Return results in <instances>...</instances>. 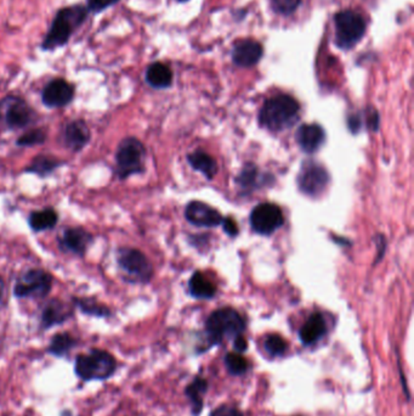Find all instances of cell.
I'll use <instances>...</instances> for the list:
<instances>
[{
    "label": "cell",
    "mask_w": 414,
    "mask_h": 416,
    "mask_svg": "<svg viewBox=\"0 0 414 416\" xmlns=\"http://www.w3.org/2000/svg\"><path fill=\"white\" fill-rule=\"evenodd\" d=\"M87 14L89 11L83 6H66L57 11L41 43V49L52 52L66 46L72 34L87 21Z\"/></svg>",
    "instance_id": "6da1fadb"
},
{
    "label": "cell",
    "mask_w": 414,
    "mask_h": 416,
    "mask_svg": "<svg viewBox=\"0 0 414 416\" xmlns=\"http://www.w3.org/2000/svg\"><path fill=\"white\" fill-rule=\"evenodd\" d=\"M300 105L291 95L280 94L269 99L259 113L261 127L271 132H282L293 127L299 119Z\"/></svg>",
    "instance_id": "7a4b0ae2"
},
{
    "label": "cell",
    "mask_w": 414,
    "mask_h": 416,
    "mask_svg": "<svg viewBox=\"0 0 414 416\" xmlns=\"http://www.w3.org/2000/svg\"><path fill=\"white\" fill-rule=\"evenodd\" d=\"M117 370V360L106 350H94L78 355L74 371L83 381L107 380Z\"/></svg>",
    "instance_id": "3957f363"
},
{
    "label": "cell",
    "mask_w": 414,
    "mask_h": 416,
    "mask_svg": "<svg viewBox=\"0 0 414 416\" xmlns=\"http://www.w3.org/2000/svg\"><path fill=\"white\" fill-rule=\"evenodd\" d=\"M246 329V321L237 310L221 308L210 314L205 324L210 344H219L225 339L237 337Z\"/></svg>",
    "instance_id": "277c9868"
},
{
    "label": "cell",
    "mask_w": 414,
    "mask_h": 416,
    "mask_svg": "<svg viewBox=\"0 0 414 416\" xmlns=\"http://www.w3.org/2000/svg\"><path fill=\"white\" fill-rule=\"evenodd\" d=\"M146 150L136 138L123 139L116 152V172L121 179L138 175L145 170Z\"/></svg>",
    "instance_id": "5b68a950"
},
{
    "label": "cell",
    "mask_w": 414,
    "mask_h": 416,
    "mask_svg": "<svg viewBox=\"0 0 414 416\" xmlns=\"http://www.w3.org/2000/svg\"><path fill=\"white\" fill-rule=\"evenodd\" d=\"M119 269L132 283H149L154 268L143 252L132 247L119 248L117 252Z\"/></svg>",
    "instance_id": "8992f818"
},
{
    "label": "cell",
    "mask_w": 414,
    "mask_h": 416,
    "mask_svg": "<svg viewBox=\"0 0 414 416\" xmlns=\"http://www.w3.org/2000/svg\"><path fill=\"white\" fill-rule=\"evenodd\" d=\"M335 43L342 49H351L362 39L366 23L362 16L355 11L345 10L334 16Z\"/></svg>",
    "instance_id": "52a82bcc"
},
{
    "label": "cell",
    "mask_w": 414,
    "mask_h": 416,
    "mask_svg": "<svg viewBox=\"0 0 414 416\" xmlns=\"http://www.w3.org/2000/svg\"><path fill=\"white\" fill-rule=\"evenodd\" d=\"M34 110L25 99L9 95L0 100V122L10 129L26 128L34 121Z\"/></svg>",
    "instance_id": "ba28073f"
},
{
    "label": "cell",
    "mask_w": 414,
    "mask_h": 416,
    "mask_svg": "<svg viewBox=\"0 0 414 416\" xmlns=\"http://www.w3.org/2000/svg\"><path fill=\"white\" fill-rule=\"evenodd\" d=\"M52 277L41 269H31L16 281L14 293L19 298H44L52 291Z\"/></svg>",
    "instance_id": "9c48e42d"
},
{
    "label": "cell",
    "mask_w": 414,
    "mask_h": 416,
    "mask_svg": "<svg viewBox=\"0 0 414 416\" xmlns=\"http://www.w3.org/2000/svg\"><path fill=\"white\" fill-rule=\"evenodd\" d=\"M329 184L327 170L313 161H307L298 175V186L302 194L310 197L322 195Z\"/></svg>",
    "instance_id": "30bf717a"
},
{
    "label": "cell",
    "mask_w": 414,
    "mask_h": 416,
    "mask_svg": "<svg viewBox=\"0 0 414 416\" xmlns=\"http://www.w3.org/2000/svg\"><path fill=\"white\" fill-rule=\"evenodd\" d=\"M284 223L282 210L275 204H260L256 206L251 215L253 230L261 235H271Z\"/></svg>",
    "instance_id": "8fae6325"
},
{
    "label": "cell",
    "mask_w": 414,
    "mask_h": 416,
    "mask_svg": "<svg viewBox=\"0 0 414 416\" xmlns=\"http://www.w3.org/2000/svg\"><path fill=\"white\" fill-rule=\"evenodd\" d=\"M74 97V87L62 78L52 79L41 92V100L48 108H63L71 103Z\"/></svg>",
    "instance_id": "7c38bea8"
},
{
    "label": "cell",
    "mask_w": 414,
    "mask_h": 416,
    "mask_svg": "<svg viewBox=\"0 0 414 416\" xmlns=\"http://www.w3.org/2000/svg\"><path fill=\"white\" fill-rule=\"evenodd\" d=\"M185 217L192 226H205V228L220 226L224 221L219 212L200 201L189 202L186 207Z\"/></svg>",
    "instance_id": "4fadbf2b"
},
{
    "label": "cell",
    "mask_w": 414,
    "mask_h": 416,
    "mask_svg": "<svg viewBox=\"0 0 414 416\" xmlns=\"http://www.w3.org/2000/svg\"><path fill=\"white\" fill-rule=\"evenodd\" d=\"M62 140L67 149L71 150L73 152L82 151L90 140L89 127L81 119L71 121L63 128Z\"/></svg>",
    "instance_id": "5bb4252c"
},
{
    "label": "cell",
    "mask_w": 414,
    "mask_h": 416,
    "mask_svg": "<svg viewBox=\"0 0 414 416\" xmlns=\"http://www.w3.org/2000/svg\"><path fill=\"white\" fill-rule=\"evenodd\" d=\"M59 241L62 250L77 256H83L92 244V237L83 228H68L59 237Z\"/></svg>",
    "instance_id": "9a60e30c"
},
{
    "label": "cell",
    "mask_w": 414,
    "mask_h": 416,
    "mask_svg": "<svg viewBox=\"0 0 414 416\" xmlns=\"http://www.w3.org/2000/svg\"><path fill=\"white\" fill-rule=\"evenodd\" d=\"M262 46L253 39H245L236 44L232 50V60L237 66L251 67L260 61L262 57Z\"/></svg>",
    "instance_id": "2e32d148"
},
{
    "label": "cell",
    "mask_w": 414,
    "mask_h": 416,
    "mask_svg": "<svg viewBox=\"0 0 414 416\" xmlns=\"http://www.w3.org/2000/svg\"><path fill=\"white\" fill-rule=\"evenodd\" d=\"M326 140V134L318 124H302L298 129L297 141L304 152L313 154L321 149Z\"/></svg>",
    "instance_id": "e0dca14e"
},
{
    "label": "cell",
    "mask_w": 414,
    "mask_h": 416,
    "mask_svg": "<svg viewBox=\"0 0 414 416\" xmlns=\"http://www.w3.org/2000/svg\"><path fill=\"white\" fill-rule=\"evenodd\" d=\"M72 313L73 310L70 304H65L60 299H52L41 312V328L49 329L63 324L71 318Z\"/></svg>",
    "instance_id": "ac0fdd59"
},
{
    "label": "cell",
    "mask_w": 414,
    "mask_h": 416,
    "mask_svg": "<svg viewBox=\"0 0 414 416\" xmlns=\"http://www.w3.org/2000/svg\"><path fill=\"white\" fill-rule=\"evenodd\" d=\"M327 333V325L322 314L313 313L299 331V337L305 346H311L322 339Z\"/></svg>",
    "instance_id": "d6986e66"
},
{
    "label": "cell",
    "mask_w": 414,
    "mask_h": 416,
    "mask_svg": "<svg viewBox=\"0 0 414 416\" xmlns=\"http://www.w3.org/2000/svg\"><path fill=\"white\" fill-rule=\"evenodd\" d=\"M146 82L156 89L168 88L173 82V72L162 62H154L146 71Z\"/></svg>",
    "instance_id": "ffe728a7"
},
{
    "label": "cell",
    "mask_w": 414,
    "mask_h": 416,
    "mask_svg": "<svg viewBox=\"0 0 414 416\" xmlns=\"http://www.w3.org/2000/svg\"><path fill=\"white\" fill-rule=\"evenodd\" d=\"M189 164L194 167V170H198L202 175H205L207 179H213L216 173H218V165L215 159L209 155L198 150L189 155Z\"/></svg>",
    "instance_id": "44dd1931"
},
{
    "label": "cell",
    "mask_w": 414,
    "mask_h": 416,
    "mask_svg": "<svg viewBox=\"0 0 414 416\" xmlns=\"http://www.w3.org/2000/svg\"><path fill=\"white\" fill-rule=\"evenodd\" d=\"M189 291L194 297L208 299L214 297L216 288L209 279L205 277L203 273L197 272L194 273V277L189 280Z\"/></svg>",
    "instance_id": "7402d4cb"
},
{
    "label": "cell",
    "mask_w": 414,
    "mask_h": 416,
    "mask_svg": "<svg viewBox=\"0 0 414 416\" xmlns=\"http://www.w3.org/2000/svg\"><path fill=\"white\" fill-rule=\"evenodd\" d=\"M59 221L56 211L45 208L43 211L33 212L30 216V226L34 231H45L52 229Z\"/></svg>",
    "instance_id": "603a6c76"
},
{
    "label": "cell",
    "mask_w": 414,
    "mask_h": 416,
    "mask_svg": "<svg viewBox=\"0 0 414 416\" xmlns=\"http://www.w3.org/2000/svg\"><path fill=\"white\" fill-rule=\"evenodd\" d=\"M208 388V382L202 377H196L192 384H189L186 388V393L189 396L194 414H200L203 408V396Z\"/></svg>",
    "instance_id": "cb8c5ba5"
},
{
    "label": "cell",
    "mask_w": 414,
    "mask_h": 416,
    "mask_svg": "<svg viewBox=\"0 0 414 416\" xmlns=\"http://www.w3.org/2000/svg\"><path fill=\"white\" fill-rule=\"evenodd\" d=\"M77 344V339H74L71 334L61 333L56 334L52 339L49 346V353L55 357H63Z\"/></svg>",
    "instance_id": "d4e9b609"
},
{
    "label": "cell",
    "mask_w": 414,
    "mask_h": 416,
    "mask_svg": "<svg viewBox=\"0 0 414 416\" xmlns=\"http://www.w3.org/2000/svg\"><path fill=\"white\" fill-rule=\"evenodd\" d=\"M60 166V162L54 157L50 156H38L33 161L31 167L28 168V170H31L33 173L37 175H46L49 173H52V170H55Z\"/></svg>",
    "instance_id": "484cf974"
},
{
    "label": "cell",
    "mask_w": 414,
    "mask_h": 416,
    "mask_svg": "<svg viewBox=\"0 0 414 416\" xmlns=\"http://www.w3.org/2000/svg\"><path fill=\"white\" fill-rule=\"evenodd\" d=\"M76 304L79 308L82 309L83 313L95 315V317H108L110 315V309L94 299L81 298V299H76Z\"/></svg>",
    "instance_id": "4316f807"
},
{
    "label": "cell",
    "mask_w": 414,
    "mask_h": 416,
    "mask_svg": "<svg viewBox=\"0 0 414 416\" xmlns=\"http://www.w3.org/2000/svg\"><path fill=\"white\" fill-rule=\"evenodd\" d=\"M225 364L232 375H243L249 368V363L246 358L237 353H229L226 355Z\"/></svg>",
    "instance_id": "83f0119b"
},
{
    "label": "cell",
    "mask_w": 414,
    "mask_h": 416,
    "mask_svg": "<svg viewBox=\"0 0 414 416\" xmlns=\"http://www.w3.org/2000/svg\"><path fill=\"white\" fill-rule=\"evenodd\" d=\"M264 347L271 357H278L286 353L287 342L280 335H269L264 342Z\"/></svg>",
    "instance_id": "f1b7e54d"
},
{
    "label": "cell",
    "mask_w": 414,
    "mask_h": 416,
    "mask_svg": "<svg viewBox=\"0 0 414 416\" xmlns=\"http://www.w3.org/2000/svg\"><path fill=\"white\" fill-rule=\"evenodd\" d=\"M45 133L43 130L34 129V130L23 134L17 140V145H20V146H34V145L43 144L45 141Z\"/></svg>",
    "instance_id": "f546056e"
},
{
    "label": "cell",
    "mask_w": 414,
    "mask_h": 416,
    "mask_svg": "<svg viewBox=\"0 0 414 416\" xmlns=\"http://www.w3.org/2000/svg\"><path fill=\"white\" fill-rule=\"evenodd\" d=\"M302 4V0H272L273 10L282 15H291Z\"/></svg>",
    "instance_id": "4dcf8cb0"
},
{
    "label": "cell",
    "mask_w": 414,
    "mask_h": 416,
    "mask_svg": "<svg viewBox=\"0 0 414 416\" xmlns=\"http://www.w3.org/2000/svg\"><path fill=\"white\" fill-rule=\"evenodd\" d=\"M87 11L94 12V14H99V12H103L111 6H116L119 0H87Z\"/></svg>",
    "instance_id": "1f68e13d"
},
{
    "label": "cell",
    "mask_w": 414,
    "mask_h": 416,
    "mask_svg": "<svg viewBox=\"0 0 414 416\" xmlns=\"http://www.w3.org/2000/svg\"><path fill=\"white\" fill-rule=\"evenodd\" d=\"M210 416H243V414L234 406H221L216 408Z\"/></svg>",
    "instance_id": "d6a6232c"
},
{
    "label": "cell",
    "mask_w": 414,
    "mask_h": 416,
    "mask_svg": "<svg viewBox=\"0 0 414 416\" xmlns=\"http://www.w3.org/2000/svg\"><path fill=\"white\" fill-rule=\"evenodd\" d=\"M224 229L230 237H236L238 234V226L236 224V221L232 218H227L225 221H222Z\"/></svg>",
    "instance_id": "836d02e7"
},
{
    "label": "cell",
    "mask_w": 414,
    "mask_h": 416,
    "mask_svg": "<svg viewBox=\"0 0 414 416\" xmlns=\"http://www.w3.org/2000/svg\"><path fill=\"white\" fill-rule=\"evenodd\" d=\"M235 348L237 350H240V352H243V350H246L247 348V342L245 337L240 335V336H237L235 339Z\"/></svg>",
    "instance_id": "e575fe53"
},
{
    "label": "cell",
    "mask_w": 414,
    "mask_h": 416,
    "mask_svg": "<svg viewBox=\"0 0 414 416\" xmlns=\"http://www.w3.org/2000/svg\"><path fill=\"white\" fill-rule=\"evenodd\" d=\"M4 296H6V284H4V280L0 277V309L3 307Z\"/></svg>",
    "instance_id": "d590c367"
},
{
    "label": "cell",
    "mask_w": 414,
    "mask_h": 416,
    "mask_svg": "<svg viewBox=\"0 0 414 416\" xmlns=\"http://www.w3.org/2000/svg\"><path fill=\"white\" fill-rule=\"evenodd\" d=\"M176 1H180V3H185V1H189V0H176Z\"/></svg>",
    "instance_id": "8d00e7d4"
}]
</instances>
